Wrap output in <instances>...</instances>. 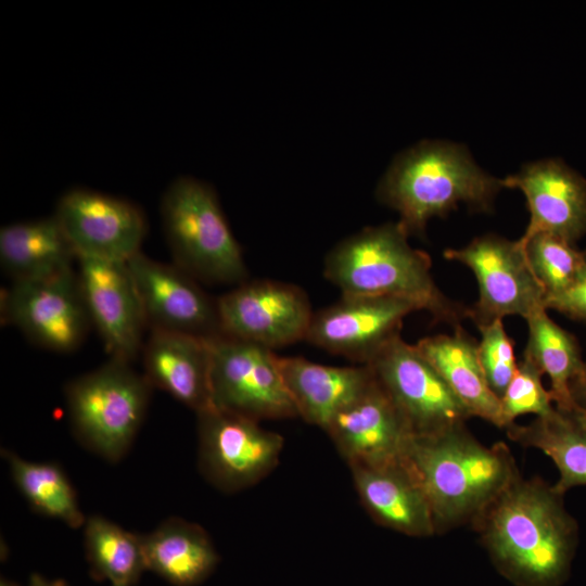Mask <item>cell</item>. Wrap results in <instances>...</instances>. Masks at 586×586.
<instances>
[{
    "instance_id": "obj_2",
    "label": "cell",
    "mask_w": 586,
    "mask_h": 586,
    "mask_svg": "<svg viewBox=\"0 0 586 586\" xmlns=\"http://www.w3.org/2000/svg\"><path fill=\"white\" fill-rule=\"evenodd\" d=\"M402 459L428 500L436 534L472 524L520 475L505 443L485 446L466 424L411 436Z\"/></svg>"
},
{
    "instance_id": "obj_8",
    "label": "cell",
    "mask_w": 586,
    "mask_h": 586,
    "mask_svg": "<svg viewBox=\"0 0 586 586\" xmlns=\"http://www.w3.org/2000/svg\"><path fill=\"white\" fill-rule=\"evenodd\" d=\"M448 260L472 270L479 298L469 306V319L477 328L517 315L525 320L545 308L546 294L535 278L521 244L488 233L460 249L444 252Z\"/></svg>"
},
{
    "instance_id": "obj_27",
    "label": "cell",
    "mask_w": 586,
    "mask_h": 586,
    "mask_svg": "<svg viewBox=\"0 0 586 586\" xmlns=\"http://www.w3.org/2000/svg\"><path fill=\"white\" fill-rule=\"evenodd\" d=\"M84 545L92 575L111 586H132L146 571L141 535L102 515L86 519Z\"/></svg>"
},
{
    "instance_id": "obj_26",
    "label": "cell",
    "mask_w": 586,
    "mask_h": 586,
    "mask_svg": "<svg viewBox=\"0 0 586 586\" xmlns=\"http://www.w3.org/2000/svg\"><path fill=\"white\" fill-rule=\"evenodd\" d=\"M526 322L528 336L523 357L549 377V392L556 407L573 406L570 385L585 364L576 337L556 323L547 310L534 314Z\"/></svg>"
},
{
    "instance_id": "obj_30",
    "label": "cell",
    "mask_w": 586,
    "mask_h": 586,
    "mask_svg": "<svg viewBox=\"0 0 586 586\" xmlns=\"http://www.w3.org/2000/svg\"><path fill=\"white\" fill-rule=\"evenodd\" d=\"M543 373L527 358L518 364V369L505 393L500 397L502 429L515 423L520 416L533 413L548 415L555 408L551 394L542 382Z\"/></svg>"
},
{
    "instance_id": "obj_24",
    "label": "cell",
    "mask_w": 586,
    "mask_h": 586,
    "mask_svg": "<svg viewBox=\"0 0 586 586\" xmlns=\"http://www.w3.org/2000/svg\"><path fill=\"white\" fill-rule=\"evenodd\" d=\"M141 540L146 570L175 586L202 583L219 561L207 532L180 518L165 520Z\"/></svg>"
},
{
    "instance_id": "obj_22",
    "label": "cell",
    "mask_w": 586,
    "mask_h": 586,
    "mask_svg": "<svg viewBox=\"0 0 586 586\" xmlns=\"http://www.w3.org/2000/svg\"><path fill=\"white\" fill-rule=\"evenodd\" d=\"M434 367L471 417L502 429L500 400L489 388L479 359L477 343L461 326L454 333L426 336L413 344Z\"/></svg>"
},
{
    "instance_id": "obj_31",
    "label": "cell",
    "mask_w": 586,
    "mask_h": 586,
    "mask_svg": "<svg viewBox=\"0 0 586 586\" xmlns=\"http://www.w3.org/2000/svg\"><path fill=\"white\" fill-rule=\"evenodd\" d=\"M481 341L477 352L481 367L492 392L500 399L518 369L513 341L502 320L479 328Z\"/></svg>"
},
{
    "instance_id": "obj_29",
    "label": "cell",
    "mask_w": 586,
    "mask_h": 586,
    "mask_svg": "<svg viewBox=\"0 0 586 586\" xmlns=\"http://www.w3.org/2000/svg\"><path fill=\"white\" fill-rule=\"evenodd\" d=\"M518 242L546 298L561 293L571 284L584 259V251L552 233L538 232L526 240L518 239Z\"/></svg>"
},
{
    "instance_id": "obj_34",
    "label": "cell",
    "mask_w": 586,
    "mask_h": 586,
    "mask_svg": "<svg viewBox=\"0 0 586 586\" xmlns=\"http://www.w3.org/2000/svg\"><path fill=\"white\" fill-rule=\"evenodd\" d=\"M28 586H67L64 581L60 579H47L39 574H33Z\"/></svg>"
},
{
    "instance_id": "obj_13",
    "label": "cell",
    "mask_w": 586,
    "mask_h": 586,
    "mask_svg": "<svg viewBox=\"0 0 586 586\" xmlns=\"http://www.w3.org/2000/svg\"><path fill=\"white\" fill-rule=\"evenodd\" d=\"M76 258L127 263L141 252L148 231L142 209L135 203L86 188H73L58 201L53 214Z\"/></svg>"
},
{
    "instance_id": "obj_23",
    "label": "cell",
    "mask_w": 586,
    "mask_h": 586,
    "mask_svg": "<svg viewBox=\"0 0 586 586\" xmlns=\"http://www.w3.org/2000/svg\"><path fill=\"white\" fill-rule=\"evenodd\" d=\"M77 259L54 215L0 229V263L14 281L48 279L73 270Z\"/></svg>"
},
{
    "instance_id": "obj_11",
    "label": "cell",
    "mask_w": 586,
    "mask_h": 586,
    "mask_svg": "<svg viewBox=\"0 0 586 586\" xmlns=\"http://www.w3.org/2000/svg\"><path fill=\"white\" fill-rule=\"evenodd\" d=\"M216 304L222 334L272 351L305 341L314 315L302 288L270 279L246 280Z\"/></svg>"
},
{
    "instance_id": "obj_28",
    "label": "cell",
    "mask_w": 586,
    "mask_h": 586,
    "mask_svg": "<svg viewBox=\"0 0 586 586\" xmlns=\"http://www.w3.org/2000/svg\"><path fill=\"white\" fill-rule=\"evenodd\" d=\"M3 457L15 486L34 510L72 528L84 526L87 518L77 493L58 463L29 461L9 450Z\"/></svg>"
},
{
    "instance_id": "obj_10",
    "label": "cell",
    "mask_w": 586,
    "mask_h": 586,
    "mask_svg": "<svg viewBox=\"0 0 586 586\" xmlns=\"http://www.w3.org/2000/svg\"><path fill=\"white\" fill-rule=\"evenodd\" d=\"M368 366L387 393L412 436H429L466 424L470 412L453 390L400 334Z\"/></svg>"
},
{
    "instance_id": "obj_16",
    "label": "cell",
    "mask_w": 586,
    "mask_h": 586,
    "mask_svg": "<svg viewBox=\"0 0 586 586\" xmlns=\"http://www.w3.org/2000/svg\"><path fill=\"white\" fill-rule=\"evenodd\" d=\"M127 266L136 284L146 326L212 337L221 334L216 300L177 265L154 260L142 252Z\"/></svg>"
},
{
    "instance_id": "obj_4",
    "label": "cell",
    "mask_w": 586,
    "mask_h": 586,
    "mask_svg": "<svg viewBox=\"0 0 586 586\" xmlns=\"http://www.w3.org/2000/svg\"><path fill=\"white\" fill-rule=\"evenodd\" d=\"M502 181L479 167L464 145L429 140L399 153L380 179L378 200L399 214L409 235H422L432 217L460 203L492 212Z\"/></svg>"
},
{
    "instance_id": "obj_19",
    "label": "cell",
    "mask_w": 586,
    "mask_h": 586,
    "mask_svg": "<svg viewBox=\"0 0 586 586\" xmlns=\"http://www.w3.org/2000/svg\"><path fill=\"white\" fill-rule=\"evenodd\" d=\"M209 337L150 330L142 346L143 375L195 412L213 406Z\"/></svg>"
},
{
    "instance_id": "obj_33",
    "label": "cell",
    "mask_w": 586,
    "mask_h": 586,
    "mask_svg": "<svg viewBox=\"0 0 586 586\" xmlns=\"http://www.w3.org/2000/svg\"><path fill=\"white\" fill-rule=\"evenodd\" d=\"M570 392L574 403L586 410V360L581 374L572 381Z\"/></svg>"
},
{
    "instance_id": "obj_18",
    "label": "cell",
    "mask_w": 586,
    "mask_h": 586,
    "mask_svg": "<svg viewBox=\"0 0 586 586\" xmlns=\"http://www.w3.org/2000/svg\"><path fill=\"white\" fill-rule=\"evenodd\" d=\"M324 431L349 467L399 460L412 436L377 379L364 395L339 412Z\"/></svg>"
},
{
    "instance_id": "obj_15",
    "label": "cell",
    "mask_w": 586,
    "mask_h": 586,
    "mask_svg": "<svg viewBox=\"0 0 586 586\" xmlns=\"http://www.w3.org/2000/svg\"><path fill=\"white\" fill-rule=\"evenodd\" d=\"M77 278L91 326L112 358L131 362L146 326L127 263L79 257Z\"/></svg>"
},
{
    "instance_id": "obj_9",
    "label": "cell",
    "mask_w": 586,
    "mask_h": 586,
    "mask_svg": "<svg viewBox=\"0 0 586 586\" xmlns=\"http://www.w3.org/2000/svg\"><path fill=\"white\" fill-rule=\"evenodd\" d=\"M208 342L213 406L257 421L298 417L272 349L222 333Z\"/></svg>"
},
{
    "instance_id": "obj_14",
    "label": "cell",
    "mask_w": 586,
    "mask_h": 586,
    "mask_svg": "<svg viewBox=\"0 0 586 586\" xmlns=\"http://www.w3.org/2000/svg\"><path fill=\"white\" fill-rule=\"evenodd\" d=\"M420 310L411 301L392 296L342 295L314 311L305 341L360 365L400 334L404 318Z\"/></svg>"
},
{
    "instance_id": "obj_25",
    "label": "cell",
    "mask_w": 586,
    "mask_h": 586,
    "mask_svg": "<svg viewBox=\"0 0 586 586\" xmlns=\"http://www.w3.org/2000/svg\"><path fill=\"white\" fill-rule=\"evenodd\" d=\"M508 437L524 447L542 450L556 464L559 479L555 488L565 494L586 485V410L574 404L568 408L555 406L551 412L536 417L527 424H511Z\"/></svg>"
},
{
    "instance_id": "obj_21",
    "label": "cell",
    "mask_w": 586,
    "mask_h": 586,
    "mask_svg": "<svg viewBox=\"0 0 586 586\" xmlns=\"http://www.w3.org/2000/svg\"><path fill=\"white\" fill-rule=\"evenodd\" d=\"M278 366L297 416L322 430L375 381L368 365L326 366L304 357L278 356Z\"/></svg>"
},
{
    "instance_id": "obj_6",
    "label": "cell",
    "mask_w": 586,
    "mask_h": 586,
    "mask_svg": "<svg viewBox=\"0 0 586 586\" xmlns=\"http://www.w3.org/2000/svg\"><path fill=\"white\" fill-rule=\"evenodd\" d=\"M152 388L130 362L112 357L73 379L65 402L74 435L90 451L117 462L143 423Z\"/></svg>"
},
{
    "instance_id": "obj_20",
    "label": "cell",
    "mask_w": 586,
    "mask_h": 586,
    "mask_svg": "<svg viewBox=\"0 0 586 586\" xmlns=\"http://www.w3.org/2000/svg\"><path fill=\"white\" fill-rule=\"evenodd\" d=\"M349 468L360 502L378 524L411 537L436 534L428 500L403 459Z\"/></svg>"
},
{
    "instance_id": "obj_17",
    "label": "cell",
    "mask_w": 586,
    "mask_h": 586,
    "mask_svg": "<svg viewBox=\"0 0 586 586\" xmlns=\"http://www.w3.org/2000/svg\"><path fill=\"white\" fill-rule=\"evenodd\" d=\"M501 181L526 199L531 217L520 240L548 232L575 244L586 233V179L563 161L528 163Z\"/></svg>"
},
{
    "instance_id": "obj_12",
    "label": "cell",
    "mask_w": 586,
    "mask_h": 586,
    "mask_svg": "<svg viewBox=\"0 0 586 586\" xmlns=\"http://www.w3.org/2000/svg\"><path fill=\"white\" fill-rule=\"evenodd\" d=\"M1 317L30 342L56 353L78 348L91 327L74 270L12 282L2 293Z\"/></svg>"
},
{
    "instance_id": "obj_1",
    "label": "cell",
    "mask_w": 586,
    "mask_h": 586,
    "mask_svg": "<svg viewBox=\"0 0 586 586\" xmlns=\"http://www.w3.org/2000/svg\"><path fill=\"white\" fill-rule=\"evenodd\" d=\"M563 494L539 477L518 475L473 521L497 568L522 586H559L566 578L578 525Z\"/></svg>"
},
{
    "instance_id": "obj_3",
    "label": "cell",
    "mask_w": 586,
    "mask_h": 586,
    "mask_svg": "<svg viewBox=\"0 0 586 586\" xmlns=\"http://www.w3.org/2000/svg\"><path fill=\"white\" fill-rule=\"evenodd\" d=\"M399 224L367 227L340 241L327 254L323 276L342 295L392 296L413 302L435 321L454 328L469 307L447 297L436 285L430 256L413 249Z\"/></svg>"
},
{
    "instance_id": "obj_7",
    "label": "cell",
    "mask_w": 586,
    "mask_h": 586,
    "mask_svg": "<svg viewBox=\"0 0 586 586\" xmlns=\"http://www.w3.org/2000/svg\"><path fill=\"white\" fill-rule=\"evenodd\" d=\"M198 462L203 476L225 493L265 479L278 464L284 438L259 421L215 406L195 412Z\"/></svg>"
},
{
    "instance_id": "obj_32",
    "label": "cell",
    "mask_w": 586,
    "mask_h": 586,
    "mask_svg": "<svg viewBox=\"0 0 586 586\" xmlns=\"http://www.w3.org/2000/svg\"><path fill=\"white\" fill-rule=\"evenodd\" d=\"M545 308L586 322V250L583 263L571 284L561 293L546 298Z\"/></svg>"
},
{
    "instance_id": "obj_5",
    "label": "cell",
    "mask_w": 586,
    "mask_h": 586,
    "mask_svg": "<svg viewBox=\"0 0 586 586\" xmlns=\"http://www.w3.org/2000/svg\"><path fill=\"white\" fill-rule=\"evenodd\" d=\"M160 213L175 265L208 283L239 285L249 280L241 245L211 184L177 177L162 196Z\"/></svg>"
}]
</instances>
